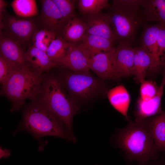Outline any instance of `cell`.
<instances>
[{"label": "cell", "mask_w": 165, "mask_h": 165, "mask_svg": "<svg viewBox=\"0 0 165 165\" xmlns=\"http://www.w3.org/2000/svg\"><path fill=\"white\" fill-rule=\"evenodd\" d=\"M25 55L28 63L34 70L41 73L57 65L51 61L46 52L33 46L29 47Z\"/></svg>", "instance_id": "16"}, {"label": "cell", "mask_w": 165, "mask_h": 165, "mask_svg": "<svg viewBox=\"0 0 165 165\" xmlns=\"http://www.w3.org/2000/svg\"><path fill=\"white\" fill-rule=\"evenodd\" d=\"M11 4L14 12L19 17H28L38 14L35 0H14Z\"/></svg>", "instance_id": "24"}, {"label": "cell", "mask_w": 165, "mask_h": 165, "mask_svg": "<svg viewBox=\"0 0 165 165\" xmlns=\"http://www.w3.org/2000/svg\"><path fill=\"white\" fill-rule=\"evenodd\" d=\"M63 83L70 94L82 99L92 95L100 86L99 81L89 71L68 73L64 77Z\"/></svg>", "instance_id": "6"}, {"label": "cell", "mask_w": 165, "mask_h": 165, "mask_svg": "<svg viewBox=\"0 0 165 165\" xmlns=\"http://www.w3.org/2000/svg\"><path fill=\"white\" fill-rule=\"evenodd\" d=\"M85 22L75 16L69 20L62 29L63 38L67 42L77 44L81 42L87 34Z\"/></svg>", "instance_id": "19"}, {"label": "cell", "mask_w": 165, "mask_h": 165, "mask_svg": "<svg viewBox=\"0 0 165 165\" xmlns=\"http://www.w3.org/2000/svg\"><path fill=\"white\" fill-rule=\"evenodd\" d=\"M143 165H165V163L163 159L161 158L152 161V162L150 163H147Z\"/></svg>", "instance_id": "33"}, {"label": "cell", "mask_w": 165, "mask_h": 165, "mask_svg": "<svg viewBox=\"0 0 165 165\" xmlns=\"http://www.w3.org/2000/svg\"><path fill=\"white\" fill-rule=\"evenodd\" d=\"M160 25L157 39V52L159 63L162 68L165 61V26Z\"/></svg>", "instance_id": "30"}, {"label": "cell", "mask_w": 165, "mask_h": 165, "mask_svg": "<svg viewBox=\"0 0 165 165\" xmlns=\"http://www.w3.org/2000/svg\"><path fill=\"white\" fill-rule=\"evenodd\" d=\"M56 38V34L46 29L35 32L32 36L33 46L46 52L52 42Z\"/></svg>", "instance_id": "26"}, {"label": "cell", "mask_w": 165, "mask_h": 165, "mask_svg": "<svg viewBox=\"0 0 165 165\" xmlns=\"http://www.w3.org/2000/svg\"><path fill=\"white\" fill-rule=\"evenodd\" d=\"M80 44L90 53L92 57L97 53L111 51L116 48L110 40L101 36L87 33Z\"/></svg>", "instance_id": "21"}, {"label": "cell", "mask_w": 165, "mask_h": 165, "mask_svg": "<svg viewBox=\"0 0 165 165\" xmlns=\"http://www.w3.org/2000/svg\"><path fill=\"white\" fill-rule=\"evenodd\" d=\"M38 98V102L60 119L71 141H75L72 121L78 108L68 94L62 82L54 76L46 78Z\"/></svg>", "instance_id": "4"}, {"label": "cell", "mask_w": 165, "mask_h": 165, "mask_svg": "<svg viewBox=\"0 0 165 165\" xmlns=\"http://www.w3.org/2000/svg\"><path fill=\"white\" fill-rule=\"evenodd\" d=\"M45 76L34 70L28 64L14 71L2 89V94L12 103L11 111L20 109L26 99L35 101L40 94Z\"/></svg>", "instance_id": "2"}, {"label": "cell", "mask_w": 165, "mask_h": 165, "mask_svg": "<svg viewBox=\"0 0 165 165\" xmlns=\"http://www.w3.org/2000/svg\"><path fill=\"white\" fill-rule=\"evenodd\" d=\"M16 69H17L0 54V82L2 86L5 84Z\"/></svg>", "instance_id": "29"}, {"label": "cell", "mask_w": 165, "mask_h": 165, "mask_svg": "<svg viewBox=\"0 0 165 165\" xmlns=\"http://www.w3.org/2000/svg\"><path fill=\"white\" fill-rule=\"evenodd\" d=\"M163 67L164 68V71H163V79H165V62H164L163 66Z\"/></svg>", "instance_id": "34"}, {"label": "cell", "mask_w": 165, "mask_h": 165, "mask_svg": "<svg viewBox=\"0 0 165 165\" xmlns=\"http://www.w3.org/2000/svg\"><path fill=\"white\" fill-rule=\"evenodd\" d=\"M87 16L85 22L87 26V34L101 36L113 42L118 39L113 31L107 14L100 12Z\"/></svg>", "instance_id": "14"}, {"label": "cell", "mask_w": 165, "mask_h": 165, "mask_svg": "<svg viewBox=\"0 0 165 165\" xmlns=\"http://www.w3.org/2000/svg\"><path fill=\"white\" fill-rule=\"evenodd\" d=\"M91 57L90 53L80 44L71 43L66 55L57 61V64L74 72L89 71Z\"/></svg>", "instance_id": "8"}, {"label": "cell", "mask_w": 165, "mask_h": 165, "mask_svg": "<svg viewBox=\"0 0 165 165\" xmlns=\"http://www.w3.org/2000/svg\"><path fill=\"white\" fill-rule=\"evenodd\" d=\"M159 88L153 81L144 80L141 83L140 98L145 101L150 99L157 94Z\"/></svg>", "instance_id": "28"}, {"label": "cell", "mask_w": 165, "mask_h": 165, "mask_svg": "<svg viewBox=\"0 0 165 165\" xmlns=\"http://www.w3.org/2000/svg\"><path fill=\"white\" fill-rule=\"evenodd\" d=\"M62 16L65 24L75 16V0H52Z\"/></svg>", "instance_id": "27"}, {"label": "cell", "mask_w": 165, "mask_h": 165, "mask_svg": "<svg viewBox=\"0 0 165 165\" xmlns=\"http://www.w3.org/2000/svg\"><path fill=\"white\" fill-rule=\"evenodd\" d=\"M115 139L116 146L129 162L143 165L160 159L162 152L156 146L145 121L130 120L126 127L119 131Z\"/></svg>", "instance_id": "1"}, {"label": "cell", "mask_w": 165, "mask_h": 165, "mask_svg": "<svg viewBox=\"0 0 165 165\" xmlns=\"http://www.w3.org/2000/svg\"><path fill=\"white\" fill-rule=\"evenodd\" d=\"M142 0H114L113 1L114 6L127 7L139 8L141 6Z\"/></svg>", "instance_id": "31"}, {"label": "cell", "mask_w": 165, "mask_h": 165, "mask_svg": "<svg viewBox=\"0 0 165 165\" xmlns=\"http://www.w3.org/2000/svg\"><path fill=\"white\" fill-rule=\"evenodd\" d=\"M71 45V43L59 36L52 42L48 47L46 53L51 61L57 64V61L66 55Z\"/></svg>", "instance_id": "23"}, {"label": "cell", "mask_w": 165, "mask_h": 165, "mask_svg": "<svg viewBox=\"0 0 165 165\" xmlns=\"http://www.w3.org/2000/svg\"><path fill=\"white\" fill-rule=\"evenodd\" d=\"M134 48L130 42L120 41L116 48V78L128 77L134 75Z\"/></svg>", "instance_id": "9"}, {"label": "cell", "mask_w": 165, "mask_h": 165, "mask_svg": "<svg viewBox=\"0 0 165 165\" xmlns=\"http://www.w3.org/2000/svg\"><path fill=\"white\" fill-rule=\"evenodd\" d=\"M145 122L156 147L165 152V111Z\"/></svg>", "instance_id": "17"}, {"label": "cell", "mask_w": 165, "mask_h": 165, "mask_svg": "<svg viewBox=\"0 0 165 165\" xmlns=\"http://www.w3.org/2000/svg\"><path fill=\"white\" fill-rule=\"evenodd\" d=\"M0 55L9 61L16 68H20L27 64L25 53L20 45L15 40L1 33Z\"/></svg>", "instance_id": "12"}, {"label": "cell", "mask_w": 165, "mask_h": 165, "mask_svg": "<svg viewBox=\"0 0 165 165\" xmlns=\"http://www.w3.org/2000/svg\"><path fill=\"white\" fill-rule=\"evenodd\" d=\"M134 79L137 82L141 83L145 80L147 71L151 64V60L146 50L141 46L134 48Z\"/></svg>", "instance_id": "22"}, {"label": "cell", "mask_w": 165, "mask_h": 165, "mask_svg": "<svg viewBox=\"0 0 165 165\" xmlns=\"http://www.w3.org/2000/svg\"><path fill=\"white\" fill-rule=\"evenodd\" d=\"M20 17L9 16L4 24L0 25L4 28L6 35L20 45L28 42L35 33V26L32 20Z\"/></svg>", "instance_id": "7"}, {"label": "cell", "mask_w": 165, "mask_h": 165, "mask_svg": "<svg viewBox=\"0 0 165 165\" xmlns=\"http://www.w3.org/2000/svg\"><path fill=\"white\" fill-rule=\"evenodd\" d=\"M22 119L16 130L25 131L40 142L45 136H51L71 141L69 135L60 119L38 101L27 106L23 112Z\"/></svg>", "instance_id": "3"}, {"label": "cell", "mask_w": 165, "mask_h": 165, "mask_svg": "<svg viewBox=\"0 0 165 165\" xmlns=\"http://www.w3.org/2000/svg\"><path fill=\"white\" fill-rule=\"evenodd\" d=\"M139 8L114 6L107 14L113 31L120 41L130 42L134 38L138 29L144 23Z\"/></svg>", "instance_id": "5"}, {"label": "cell", "mask_w": 165, "mask_h": 165, "mask_svg": "<svg viewBox=\"0 0 165 165\" xmlns=\"http://www.w3.org/2000/svg\"><path fill=\"white\" fill-rule=\"evenodd\" d=\"M165 85V80L162 79L157 94L150 99L145 101L139 98L134 114L135 122H144L147 118L158 115L163 112L161 108V101Z\"/></svg>", "instance_id": "13"}, {"label": "cell", "mask_w": 165, "mask_h": 165, "mask_svg": "<svg viewBox=\"0 0 165 165\" xmlns=\"http://www.w3.org/2000/svg\"><path fill=\"white\" fill-rule=\"evenodd\" d=\"M116 48L108 52L94 55L90 60V70L102 79L116 78Z\"/></svg>", "instance_id": "10"}, {"label": "cell", "mask_w": 165, "mask_h": 165, "mask_svg": "<svg viewBox=\"0 0 165 165\" xmlns=\"http://www.w3.org/2000/svg\"><path fill=\"white\" fill-rule=\"evenodd\" d=\"M7 5V3L3 0H0V24L4 20V14L5 12V9Z\"/></svg>", "instance_id": "32"}, {"label": "cell", "mask_w": 165, "mask_h": 165, "mask_svg": "<svg viewBox=\"0 0 165 165\" xmlns=\"http://www.w3.org/2000/svg\"><path fill=\"white\" fill-rule=\"evenodd\" d=\"M107 0H79L78 6L79 11L83 14L92 15L97 14L108 6Z\"/></svg>", "instance_id": "25"}, {"label": "cell", "mask_w": 165, "mask_h": 165, "mask_svg": "<svg viewBox=\"0 0 165 165\" xmlns=\"http://www.w3.org/2000/svg\"><path fill=\"white\" fill-rule=\"evenodd\" d=\"M108 98L112 105L128 119L127 112L130 101V95L124 86L120 85L109 90Z\"/></svg>", "instance_id": "20"}, {"label": "cell", "mask_w": 165, "mask_h": 165, "mask_svg": "<svg viewBox=\"0 0 165 165\" xmlns=\"http://www.w3.org/2000/svg\"><path fill=\"white\" fill-rule=\"evenodd\" d=\"M160 25H147L145 27L141 38V46L148 53L151 60V64L148 71L154 72L161 68L159 61L157 52V39Z\"/></svg>", "instance_id": "11"}, {"label": "cell", "mask_w": 165, "mask_h": 165, "mask_svg": "<svg viewBox=\"0 0 165 165\" xmlns=\"http://www.w3.org/2000/svg\"><path fill=\"white\" fill-rule=\"evenodd\" d=\"M141 6L144 22H155L165 26V0H143Z\"/></svg>", "instance_id": "18"}, {"label": "cell", "mask_w": 165, "mask_h": 165, "mask_svg": "<svg viewBox=\"0 0 165 165\" xmlns=\"http://www.w3.org/2000/svg\"><path fill=\"white\" fill-rule=\"evenodd\" d=\"M41 4L40 19L45 29L55 33L62 29L65 22L52 0H42Z\"/></svg>", "instance_id": "15"}]
</instances>
